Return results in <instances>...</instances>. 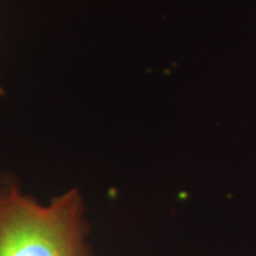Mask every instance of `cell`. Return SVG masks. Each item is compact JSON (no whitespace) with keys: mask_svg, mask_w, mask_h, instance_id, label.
Instances as JSON below:
<instances>
[{"mask_svg":"<svg viewBox=\"0 0 256 256\" xmlns=\"http://www.w3.org/2000/svg\"><path fill=\"white\" fill-rule=\"evenodd\" d=\"M78 190L42 205L14 182L0 186V256H96Z\"/></svg>","mask_w":256,"mask_h":256,"instance_id":"cell-1","label":"cell"}]
</instances>
